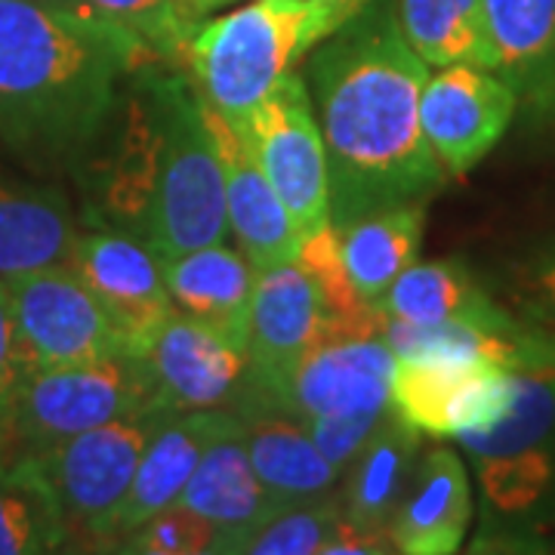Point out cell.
I'll list each match as a JSON object with an SVG mask.
<instances>
[{
  "instance_id": "cell-37",
  "label": "cell",
  "mask_w": 555,
  "mask_h": 555,
  "mask_svg": "<svg viewBox=\"0 0 555 555\" xmlns=\"http://www.w3.org/2000/svg\"><path fill=\"white\" fill-rule=\"evenodd\" d=\"M315 555H398L386 537L361 534L339 518V528Z\"/></svg>"
},
{
  "instance_id": "cell-11",
  "label": "cell",
  "mask_w": 555,
  "mask_h": 555,
  "mask_svg": "<svg viewBox=\"0 0 555 555\" xmlns=\"http://www.w3.org/2000/svg\"><path fill=\"white\" fill-rule=\"evenodd\" d=\"M327 321L312 278L297 262H281L257 272L247 377L235 401V414L266 411L302 358L324 346Z\"/></svg>"
},
{
  "instance_id": "cell-30",
  "label": "cell",
  "mask_w": 555,
  "mask_h": 555,
  "mask_svg": "<svg viewBox=\"0 0 555 555\" xmlns=\"http://www.w3.org/2000/svg\"><path fill=\"white\" fill-rule=\"evenodd\" d=\"M75 10L112 25L115 31L139 40L158 60H177L185 47L170 0H75Z\"/></svg>"
},
{
  "instance_id": "cell-8",
  "label": "cell",
  "mask_w": 555,
  "mask_h": 555,
  "mask_svg": "<svg viewBox=\"0 0 555 555\" xmlns=\"http://www.w3.org/2000/svg\"><path fill=\"white\" fill-rule=\"evenodd\" d=\"M164 68L160 62L137 68L120 90L115 112L78 170L90 214L102 229L137 235L155 198L164 149Z\"/></svg>"
},
{
  "instance_id": "cell-9",
  "label": "cell",
  "mask_w": 555,
  "mask_h": 555,
  "mask_svg": "<svg viewBox=\"0 0 555 555\" xmlns=\"http://www.w3.org/2000/svg\"><path fill=\"white\" fill-rule=\"evenodd\" d=\"M235 130L272 182L278 198L284 201L299 232L312 235L331 225L327 152L306 80L297 72L284 75Z\"/></svg>"
},
{
  "instance_id": "cell-40",
  "label": "cell",
  "mask_w": 555,
  "mask_h": 555,
  "mask_svg": "<svg viewBox=\"0 0 555 555\" xmlns=\"http://www.w3.org/2000/svg\"><path fill=\"white\" fill-rule=\"evenodd\" d=\"M250 534H238L232 537V540H225L222 546L217 550H204V553H192V555H244L247 553V546H250ZM105 555H164V553H152V550H139V546H130V543H118L115 550H108Z\"/></svg>"
},
{
  "instance_id": "cell-5",
  "label": "cell",
  "mask_w": 555,
  "mask_h": 555,
  "mask_svg": "<svg viewBox=\"0 0 555 555\" xmlns=\"http://www.w3.org/2000/svg\"><path fill=\"white\" fill-rule=\"evenodd\" d=\"M160 408L142 356H112L87 364L28 371L10 414L0 456H35L60 441L124 416Z\"/></svg>"
},
{
  "instance_id": "cell-39",
  "label": "cell",
  "mask_w": 555,
  "mask_h": 555,
  "mask_svg": "<svg viewBox=\"0 0 555 555\" xmlns=\"http://www.w3.org/2000/svg\"><path fill=\"white\" fill-rule=\"evenodd\" d=\"M229 3H238V0H170L173 16H177L179 28H182L185 35H192V31H195L201 22L207 20L214 10H219V7H229Z\"/></svg>"
},
{
  "instance_id": "cell-21",
  "label": "cell",
  "mask_w": 555,
  "mask_h": 555,
  "mask_svg": "<svg viewBox=\"0 0 555 555\" xmlns=\"http://www.w3.org/2000/svg\"><path fill=\"white\" fill-rule=\"evenodd\" d=\"M160 269L177 312L207 324L247 352L257 269L241 250H232L225 241L207 244L189 254L160 257Z\"/></svg>"
},
{
  "instance_id": "cell-42",
  "label": "cell",
  "mask_w": 555,
  "mask_h": 555,
  "mask_svg": "<svg viewBox=\"0 0 555 555\" xmlns=\"http://www.w3.org/2000/svg\"><path fill=\"white\" fill-rule=\"evenodd\" d=\"M53 555H87V553H80V550H72V546H65V550H60V553H53Z\"/></svg>"
},
{
  "instance_id": "cell-12",
  "label": "cell",
  "mask_w": 555,
  "mask_h": 555,
  "mask_svg": "<svg viewBox=\"0 0 555 555\" xmlns=\"http://www.w3.org/2000/svg\"><path fill=\"white\" fill-rule=\"evenodd\" d=\"M513 398V371L485 361H398L392 411L420 436L456 438L494 426Z\"/></svg>"
},
{
  "instance_id": "cell-4",
  "label": "cell",
  "mask_w": 555,
  "mask_h": 555,
  "mask_svg": "<svg viewBox=\"0 0 555 555\" xmlns=\"http://www.w3.org/2000/svg\"><path fill=\"white\" fill-rule=\"evenodd\" d=\"M164 149L155 198L139 238L158 257H177L229 235L225 177L207 102L195 80L164 72Z\"/></svg>"
},
{
  "instance_id": "cell-35",
  "label": "cell",
  "mask_w": 555,
  "mask_h": 555,
  "mask_svg": "<svg viewBox=\"0 0 555 555\" xmlns=\"http://www.w3.org/2000/svg\"><path fill=\"white\" fill-rule=\"evenodd\" d=\"M25 374H28V361H25V352H22L16 312H13V299H10V284L0 278V441L7 436L10 414H13V404H16Z\"/></svg>"
},
{
  "instance_id": "cell-14",
  "label": "cell",
  "mask_w": 555,
  "mask_h": 555,
  "mask_svg": "<svg viewBox=\"0 0 555 555\" xmlns=\"http://www.w3.org/2000/svg\"><path fill=\"white\" fill-rule=\"evenodd\" d=\"M516 108L513 87L496 72L448 65L423 87L420 127L448 177H466L506 133Z\"/></svg>"
},
{
  "instance_id": "cell-6",
  "label": "cell",
  "mask_w": 555,
  "mask_h": 555,
  "mask_svg": "<svg viewBox=\"0 0 555 555\" xmlns=\"http://www.w3.org/2000/svg\"><path fill=\"white\" fill-rule=\"evenodd\" d=\"M164 414L167 411L124 416L35 456H22L53 500L72 550L100 555L115 546L120 506Z\"/></svg>"
},
{
  "instance_id": "cell-33",
  "label": "cell",
  "mask_w": 555,
  "mask_h": 555,
  "mask_svg": "<svg viewBox=\"0 0 555 555\" xmlns=\"http://www.w3.org/2000/svg\"><path fill=\"white\" fill-rule=\"evenodd\" d=\"M509 312L531 331L555 339V241L537 247L513 269Z\"/></svg>"
},
{
  "instance_id": "cell-31",
  "label": "cell",
  "mask_w": 555,
  "mask_h": 555,
  "mask_svg": "<svg viewBox=\"0 0 555 555\" xmlns=\"http://www.w3.org/2000/svg\"><path fill=\"white\" fill-rule=\"evenodd\" d=\"M339 491L315 503L291 506L250 540L244 555H315L339 528Z\"/></svg>"
},
{
  "instance_id": "cell-17",
  "label": "cell",
  "mask_w": 555,
  "mask_h": 555,
  "mask_svg": "<svg viewBox=\"0 0 555 555\" xmlns=\"http://www.w3.org/2000/svg\"><path fill=\"white\" fill-rule=\"evenodd\" d=\"M75 235L78 219L65 189L0 145V278L68 262Z\"/></svg>"
},
{
  "instance_id": "cell-15",
  "label": "cell",
  "mask_w": 555,
  "mask_h": 555,
  "mask_svg": "<svg viewBox=\"0 0 555 555\" xmlns=\"http://www.w3.org/2000/svg\"><path fill=\"white\" fill-rule=\"evenodd\" d=\"M145 358L160 408L232 411L247 377V352L195 318L173 312L139 352Z\"/></svg>"
},
{
  "instance_id": "cell-22",
  "label": "cell",
  "mask_w": 555,
  "mask_h": 555,
  "mask_svg": "<svg viewBox=\"0 0 555 555\" xmlns=\"http://www.w3.org/2000/svg\"><path fill=\"white\" fill-rule=\"evenodd\" d=\"M177 503L214 521L222 531L259 534L284 506L266 491L247 454L244 423H235L210 441Z\"/></svg>"
},
{
  "instance_id": "cell-1",
  "label": "cell",
  "mask_w": 555,
  "mask_h": 555,
  "mask_svg": "<svg viewBox=\"0 0 555 555\" xmlns=\"http://www.w3.org/2000/svg\"><path fill=\"white\" fill-rule=\"evenodd\" d=\"M309 90L327 152L331 225L423 204L448 170L420 127L429 65L398 28L396 7L367 3L309 53Z\"/></svg>"
},
{
  "instance_id": "cell-41",
  "label": "cell",
  "mask_w": 555,
  "mask_h": 555,
  "mask_svg": "<svg viewBox=\"0 0 555 555\" xmlns=\"http://www.w3.org/2000/svg\"><path fill=\"white\" fill-rule=\"evenodd\" d=\"M38 3H53V7H72L75 10V0H38Z\"/></svg>"
},
{
  "instance_id": "cell-32",
  "label": "cell",
  "mask_w": 555,
  "mask_h": 555,
  "mask_svg": "<svg viewBox=\"0 0 555 555\" xmlns=\"http://www.w3.org/2000/svg\"><path fill=\"white\" fill-rule=\"evenodd\" d=\"M238 534L241 531H222L214 521L185 509L182 503H173V506L155 513L149 521H142L137 531L127 540H120V543H130V546H139V550H152V553L164 555H192L204 553V550H217L225 540Z\"/></svg>"
},
{
  "instance_id": "cell-34",
  "label": "cell",
  "mask_w": 555,
  "mask_h": 555,
  "mask_svg": "<svg viewBox=\"0 0 555 555\" xmlns=\"http://www.w3.org/2000/svg\"><path fill=\"white\" fill-rule=\"evenodd\" d=\"M389 414H392V408L349 411V414L315 416L306 426H309V436L318 444V451L327 456V463H334L339 473H346Z\"/></svg>"
},
{
  "instance_id": "cell-3",
  "label": "cell",
  "mask_w": 555,
  "mask_h": 555,
  "mask_svg": "<svg viewBox=\"0 0 555 555\" xmlns=\"http://www.w3.org/2000/svg\"><path fill=\"white\" fill-rule=\"evenodd\" d=\"M318 43L321 35L306 10L284 0H254L201 22L185 38L182 60L204 102L241 127Z\"/></svg>"
},
{
  "instance_id": "cell-26",
  "label": "cell",
  "mask_w": 555,
  "mask_h": 555,
  "mask_svg": "<svg viewBox=\"0 0 555 555\" xmlns=\"http://www.w3.org/2000/svg\"><path fill=\"white\" fill-rule=\"evenodd\" d=\"M379 315L408 324H478L509 327L518 318L496 302L466 262L436 259L408 266L377 302Z\"/></svg>"
},
{
  "instance_id": "cell-43",
  "label": "cell",
  "mask_w": 555,
  "mask_h": 555,
  "mask_svg": "<svg viewBox=\"0 0 555 555\" xmlns=\"http://www.w3.org/2000/svg\"><path fill=\"white\" fill-rule=\"evenodd\" d=\"M100 555H105V553H100Z\"/></svg>"
},
{
  "instance_id": "cell-18",
  "label": "cell",
  "mask_w": 555,
  "mask_h": 555,
  "mask_svg": "<svg viewBox=\"0 0 555 555\" xmlns=\"http://www.w3.org/2000/svg\"><path fill=\"white\" fill-rule=\"evenodd\" d=\"M210 130L217 139L222 177H225V217L229 232L238 241V250L247 262L262 272L281 262L297 259L302 232L278 198L272 182L266 179L247 142L229 120L207 105Z\"/></svg>"
},
{
  "instance_id": "cell-19",
  "label": "cell",
  "mask_w": 555,
  "mask_h": 555,
  "mask_svg": "<svg viewBox=\"0 0 555 555\" xmlns=\"http://www.w3.org/2000/svg\"><path fill=\"white\" fill-rule=\"evenodd\" d=\"M473 525V481L454 448L420 451L389 543L398 555H456Z\"/></svg>"
},
{
  "instance_id": "cell-7",
  "label": "cell",
  "mask_w": 555,
  "mask_h": 555,
  "mask_svg": "<svg viewBox=\"0 0 555 555\" xmlns=\"http://www.w3.org/2000/svg\"><path fill=\"white\" fill-rule=\"evenodd\" d=\"M488 513L531 521L555 506V371H516L506 414L456 436Z\"/></svg>"
},
{
  "instance_id": "cell-25",
  "label": "cell",
  "mask_w": 555,
  "mask_h": 555,
  "mask_svg": "<svg viewBox=\"0 0 555 555\" xmlns=\"http://www.w3.org/2000/svg\"><path fill=\"white\" fill-rule=\"evenodd\" d=\"M423 451V436L411 429L396 411L383 420L364 451L352 460L339 481V513L349 528L361 534L386 537L398 503L414 476L416 460Z\"/></svg>"
},
{
  "instance_id": "cell-13",
  "label": "cell",
  "mask_w": 555,
  "mask_h": 555,
  "mask_svg": "<svg viewBox=\"0 0 555 555\" xmlns=\"http://www.w3.org/2000/svg\"><path fill=\"white\" fill-rule=\"evenodd\" d=\"M68 266L100 297L133 356H139L160 324L177 312L160 257L130 232L102 225L78 232L68 250Z\"/></svg>"
},
{
  "instance_id": "cell-16",
  "label": "cell",
  "mask_w": 555,
  "mask_h": 555,
  "mask_svg": "<svg viewBox=\"0 0 555 555\" xmlns=\"http://www.w3.org/2000/svg\"><path fill=\"white\" fill-rule=\"evenodd\" d=\"M396 356L383 337L318 346L294 367L266 411H281L309 423L315 416L392 408Z\"/></svg>"
},
{
  "instance_id": "cell-10",
  "label": "cell",
  "mask_w": 555,
  "mask_h": 555,
  "mask_svg": "<svg viewBox=\"0 0 555 555\" xmlns=\"http://www.w3.org/2000/svg\"><path fill=\"white\" fill-rule=\"evenodd\" d=\"M7 284L28 371L130 352L100 297L68 262L43 266L10 278Z\"/></svg>"
},
{
  "instance_id": "cell-2",
  "label": "cell",
  "mask_w": 555,
  "mask_h": 555,
  "mask_svg": "<svg viewBox=\"0 0 555 555\" xmlns=\"http://www.w3.org/2000/svg\"><path fill=\"white\" fill-rule=\"evenodd\" d=\"M155 62L80 10L0 0V145L35 173L78 177L127 78Z\"/></svg>"
},
{
  "instance_id": "cell-27",
  "label": "cell",
  "mask_w": 555,
  "mask_h": 555,
  "mask_svg": "<svg viewBox=\"0 0 555 555\" xmlns=\"http://www.w3.org/2000/svg\"><path fill=\"white\" fill-rule=\"evenodd\" d=\"M426 225V207L408 204L379 210L346 225L339 235V250L346 272L364 302L377 306L396 278L414 266Z\"/></svg>"
},
{
  "instance_id": "cell-24",
  "label": "cell",
  "mask_w": 555,
  "mask_h": 555,
  "mask_svg": "<svg viewBox=\"0 0 555 555\" xmlns=\"http://www.w3.org/2000/svg\"><path fill=\"white\" fill-rule=\"evenodd\" d=\"M238 416L259 481L284 509L337 494L343 473L318 451L302 420L281 411H244Z\"/></svg>"
},
{
  "instance_id": "cell-36",
  "label": "cell",
  "mask_w": 555,
  "mask_h": 555,
  "mask_svg": "<svg viewBox=\"0 0 555 555\" xmlns=\"http://www.w3.org/2000/svg\"><path fill=\"white\" fill-rule=\"evenodd\" d=\"M284 3L306 10L312 16V22H315L321 40H324L331 38L339 25H346L352 16H358L367 3H374V0H284Z\"/></svg>"
},
{
  "instance_id": "cell-23",
  "label": "cell",
  "mask_w": 555,
  "mask_h": 555,
  "mask_svg": "<svg viewBox=\"0 0 555 555\" xmlns=\"http://www.w3.org/2000/svg\"><path fill=\"white\" fill-rule=\"evenodd\" d=\"M494 72L521 105L555 115V0H485Z\"/></svg>"
},
{
  "instance_id": "cell-28",
  "label": "cell",
  "mask_w": 555,
  "mask_h": 555,
  "mask_svg": "<svg viewBox=\"0 0 555 555\" xmlns=\"http://www.w3.org/2000/svg\"><path fill=\"white\" fill-rule=\"evenodd\" d=\"M396 16L404 40L426 65H476L494 72L485 0H398Z\"/></svg>"
},
{
  "instance_id": "cell-38",
  "label": "cell",
  "mask_w": 555,
  "mask_h": 555,
  "mask_svg": "<svg viewBox=\"0 0 555 555\" xmlns=\"http://www.w3.org/2000/svg\"><path fill=\"white\" fill-rule=\"evenodd\" d=\"M466 555H543L534 537L521 531H491L481 534Z\"/></svg>"
},
{
  "instance_id": "cell-20",
  "label": "cell",
  "mask_w": 555,
  "mask_h": 555,
  "mask_svg": "<svg viewBox=\"0 0 555 555\" xmlns=\"http://www.w3.org/2000/svg\"><path fill=\"white\" fill-rule=\"evenodd\" d=\"M235 416H238L235 411H189V414L167 411L164 414L158 429L152 433L142 451L130 494L120 506L115 546L133 534L142 521H149L155 513L177 503L198 466L201 454L210 448L214 438L222 436L235 423Z\"/></svg>"
},
{
  "instance_id": "cell-29",
  "label": "cell",
  "mask_w": 555,
  "mask_h": 555,
  "mask_svg": "<svg viewBox=\"0 0 555 555\" xmlns=\"http://www.w3.org/2000/svg\"><path fill=\"white\" fill-rule=\"evenodd\" d=\"M65 546V525L28 460L0 456V555H53Z\"/></svg>"
}]
</instances>
